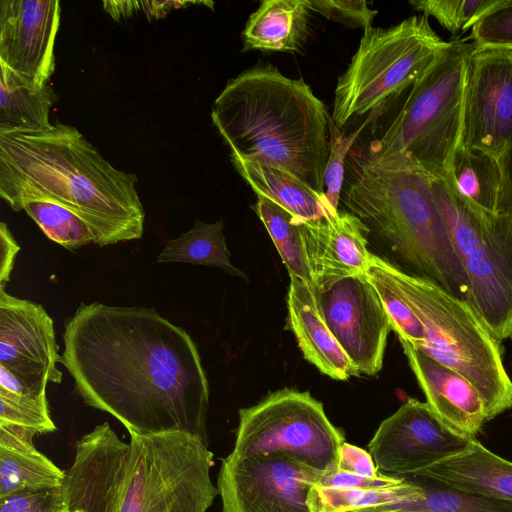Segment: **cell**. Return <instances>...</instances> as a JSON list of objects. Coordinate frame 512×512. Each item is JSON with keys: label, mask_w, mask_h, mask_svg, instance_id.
Here are the masks:
<instances>
[{"label": "cell", "mask_w": 512, "mask_h": 512, "mask_svg": "<svg viewBox=\"0 0 512 512\" xmlns=\"http://www.w3.org/2000/svg\"><path fill=\"white\" fill-rule=\"evenodd\" d=\"M310 9L329 20L339 22L351 28L371 27L378 13L368 7L364 0H309Z\"/></svg>", "instance_id": "cell-37"}, {"label": "cell", "mask_w": 512, "mask_h": 512, "mask_svg": "<svg viewBox=\"0 0 512 512\" xmlns=\"http://www.w3.org/2000/svg\"><path fill=\"white\" fill-rule=\"evenodd\" d=\"M426 403L455 432L475 438L490 421L476 387L463 375L439 363L404 340H399Z\"/></svg>", "instance_id": "cell-18"}, {"label": "cell", "mask_w": 512, "mask_h": 512, "mask_svg": "<svg viewBox=\"0 0 512 512\" xmlns=\"http://www.w3.org/2000/svg\"><path fill=\"white\" fill-rule=\"evenodd\" d=\"M444 180L465 203L498 211L504 200V176L499 160L477 150L459 147Z\"/></svg>", "instance_id": "cell-25"}, {"label": "cell", "mask_w": 512, "mask_h": 512, "mask_svg": "<svg viewBox=\"0 0 512 512\" xmlns=\"http://www.w3.org/2000/svg\"><path fill=\"white\" fill-rule=\"evenodd\" d=\"M53 320L42 305L0 289V365L16 375L29 395H46L49 382L61 383V355Z\"/></svg>", "instance_id": "cell-15"}, {"label": "cell", "mask_w": 512, "mask_h": 512, "mask_svg": "<svg viewBox=\"0 0 512 512\" xmlns=\"http://www.w3.org/2000/svg\"><path fill=\"white\" fill-rule=\"evenodd\" d=\"M157 261L205 265L219 268L234 276L245 277L231 263L221 220L215 223L197 220L190 230L166 243Z\"/></svg>", "instance_id": "cell-27"}, {"label": "cell", "mask_w": 512, "mask_h": 512, "mask_svg": "<svg viewBox=\"0 0 512 512\" xmlns=\"http://www.w3.org/2000/svg\"><path fill=\"white\" fill-rule=\"evenodd\" d=\"M510 338L512 339V333H511V335H510Z\"/></svg>", "instance_id": "cell-46"}, {"label": "cell", "mask_w": 512, "mask_h": 512, "mask_svg": "<svg viewBox=\"0 0 512 512\" xmlns=\"http://www.w3.org/2000/svg\"><path fill=\"white\" fill-rule=\"evenodd\" d=\"M460 147L499 161L512 148V49L473 44Z\"/></svg>", "instance_id": "cell-12"}, {"label": "cell", "mask_w": 512, "mask_h": 512, "mask_svg": "<svg viewBox=\"0 0 512 512\" xmlns=\"http://www.w3.org/2000/svg\"><path fill=\"white\" fill-rule=\"evenodd\" d=\"M399 478L418 485L422 489V494L415 502L399 504L386 511L512 512V503L510 502L464 491L423 474L414 473L399 476Z\"/></svg>", "instance_id": "cell-28"}, {"label": "cell", "mask_w": 512, "mask_h": 512, "mask_svg": "<svg viewBox=\"0 0 512 512\" xmlns=\"http://www.w3.org/2000/svg\"><path fill=\"white\" fill-rule=\"evenodd\" d=\"M402 479L381 474L375 478L358 476L339 469L325 473L319 481V485L335 488H384L400 484Z\"/></svg>", "instance_id": "cell-38"}, {"label": "cell", "mask_w": 512, "mask_h": 512, "mask_svg": "<svg viewBox=\"0 0 512 512\" xmlns=\"http://www.w3.org/2000/svg\"><path fill=\"white\" fill-rule=\"evenodd\" d=\"M68 512H83V511H68Z\"/></svg>", "instance_id": "cell-45"}, {"label": "cell", "mask_w": 512, "mask_h": 512, "mask_svg": "<svg viewBox=\"0 0 512 512\" xmlns=\"http://www.w3.org/2000/svg\"><path fill=\"white\" fill-rule=\"evenodd\" d=\"M472 439L448 427L426 402L409 398L381 422L368 452L380 474L399 477L460 453Z\"/></svg>", "instance_id": "cell-13"}, {"label": "cell", "mask_w": 512, "mask_h": 512, "mask_svg": "<svg viewBox=\"0 0 512 512\" xmlns=\"http://www.w3.org/2000/svg\"><path fill=\"white\" fill-rule=\"evenodd\" d=\"M501 0H412L409 4L426 17H433L457 36L474 26Z\"/></svg>", "instance_id": "cell-32"}, {"label": "cell", "mask_w": 512, "mask_h": 512, "mask_svg": "<svg viewBox=\"0 0 512 512\" xmlns=\"http://www.w3.org/2000/svg\"><path fill=\"white\" fill-rule=\"evenodd\" d=\"M504 176V200L501 209L512 207V148L500 161ZM500 209V210H501Z\"/></svg>", "instance_id": "cell-43"}, {"label": "cell", "mask_w": 512, "mask_h": 512, "mask_svg": "<svg viewBox=\"0 0 512 512\" xmlns=\"http://www.w3.org/2000/svg\"><path fill=\"white\" fill-rule=\"evenodd\" d=\"M0 422L20 425L38 434L54 432L46 395L40 397L9 393L0 389Z\"/></svg>", "instance_id": "cell-33"}, {"label": "cell", "mask_w": 512, "mask_h": 512, "mask_svg": "<svg viewBox=\"0 0 512 512\" xmlns=\"http://www.w3.org/2000/svg\"><path fill=\"white\" fill-rule=\"evenodd\" d=\"M385 512H399V511H395V510H390V511H385Z\"/></svg>", "instance_id": "cell-44"}, {"label": "cell", "mask_w": 512, "mask_h": 512, "mask_svg": "<svg viewBox=\"0 0 512 512\" xmlns=\"http://www.w3.org/2000/svg\"><path fill=\"white\" fill-rule=\"evenodd\" d=\"M473 43L448 41L433 63L406 89L405 98L376 130L368 148L400 154L432 179H445L461 145L468 64Z\"/></svg>", "instance_id": "cell-6"}, {"label": "cell", "mask_w": 512, "mask_h": 512, "mask_svg": "<svg viewBox=\"0 0 512 512\" xmlns=\"http://www.w3.org/2000/svg\"><path fill=\"white\" fill-rule=\"evenodd\" d=\"M338 469L368 478L381 475L368 451L347 442L339 450Z\"/></svg>", "instance_id": "cell-39"}, {"label": "cell", "mask_w": 512, "mask_h": 512, "mask_svg": "<svg viewBox=\"0 0 512 512\" xmlns=\"http://www.w3.org/2000/svg\"><path fill=\"white\" fill-rule=\"evenodd\" d=\"M20 246L5 222L0 223V289H5Z\"/></svg>", "instance_id": "cell-40"}, {"label": "cell", "mask_w": 512, "mask_h": 512, "mask_svg": "<svg viewBox=\"0 0 512 512\" xmlns=\"http://www.w3.org/2000/svg\"><path fill=\"white\" fill-rule=\"evenodd\" d=\"M400 294L424 327L418 349L467 378L480 393L489 420L512 408V381L491 335L471 306L431 281L384 260Z\"/></svg>", "instance_id": "cell-7"}, {"label": "cell", "mask_w": 512, "mask_h": 512, "mask_svg": "<svg viewBox=\"0 0 512 512\" xmlns=\"http://www.w3.org/2000/svg\"><path fill=\"white\" fill-rule=\"evenodd\" d=\"M0 182L27 185L70 208L98 246L143 236L137 176L115 168L74 126L0 134Z\"/></svg>", "instance_id": "cell-5"}, {"label": "cell", "mask_w": 512, "mask_h": 512, "mask_svg": "<svg viewBox=\"0 0 512 512\" xmlns=\"http://www.w3.org/2000/svg\"><path fill=\"white\" fill-rule=\"evenodd\" d=\"M330 118L303 79L286 77L268 62L229 79L211 112L230 154L282 169L321 196Z\"/></svg>", "instance_id": "cell-4"}, {"label": "cell", "mask_w": 512, "mask_h": 512, "mask_svg": "<svg viewBox=\"0 0 512 512\" xmlns=\"http://www.w3.org/2000/svg\"><path fill=\"white\" fill-rule=\"evenodd\" d=\"M323 318L359 374L383 365L390 317L366 274L343 278L315 295Z\"/></svg>", "instance_id": "cell-14"}, {"label": "cell", "mask_w": 512, "mask_h": 512, "mask_svg": "<svg viewBox=\"0 0 512 512\" xmlns=\"http://www.w3.org/2000/svg\"><path fill=\"white\" fill-rule=\"evenodd\" d=\"M230 160L256 196L261 195L290 212L295 219L313 220L336 213L325 196L317 194L286 171L230 154Z\"/></svg>", "instance_id": "cell-23"}, {"label": "cell", "mask_w": 512, "mask_h": 512, "mask_svg": "<svg viewBox=\"0 0 512 512\" xmlns=\"http://www.w3.org/2000/svg\"><path fill=\"white\" fill-rule=\"evenodd\" d=\"M66 471L37 450L0 447V498L10 494L62 486Z\"/></svg>", "instance_id": "cell-29"}, {"label": "cell", "mask_w": 512, "mask_h": 512, "mask_svg": "<svg viewBox=\"0 0 512 512\" xmlns=\"http://www.w3.org/2000/svg\"><path fill=\"white\" fill-rule=\"evenodd\" d=\"M0 389L17 395H29L20 379L10 370L0 365Z\"/></svg>", "instance_id": "cell-42"}, {"label": "cell", "mask_w": 512, "mask_h": 512, "mask_svg": "<svg viewBox=\"0 0 512 512\" xmlns=\"http://www.w3.org/2000/svg\"><path fill=\"white\" fill-rule=\"evenodd\" d=\"M432 190L469 283L467 303L500 343L512 333V207H473L442 179Z\"/></svg>", "instance_id": "cell-8"}, {"label": "cell", "mask_w": 512, "mask_h": 512, "mask_svg": "<svg viewBox=\"0 0 512 512\" xmlns=\"http://www.w3.org/2000/svg\"><path fill=\"white\" fill-rule=\"evenodd\" d=\"M344 442L321 402L308 391L283 388L239 410L231 453L238 457L284 454L325 474L338 469Z\"/></svg>", "instance_id": "cell-10"}, {"label": "cell", "mask_w": 512, "mask_h": 512, "mask_svg": "<svg viewBox=\"0 0 512 512\" xmlns=\"http://www.w3.org/2000/svg\"><path fill=\"white\" fill-rule=\"evenodd\" d=\"M309 0H265L242 32L244 50L298 52L309 35Z\"/></svg>", "instance_id": "cell-21"}, {"label": "cell", "mask_w": 512, "mask_h": 512, "mask_svg": "<svg viewBox=\"0 0 512 512\" xmlns=\"http://www.w3.org/2000/svg\"><path fill=\"white\" fill-rule=\"evenodd\" d=\"M287 308L288 328L307 361L334 380L359 375L330 332L311 286L297 276H290Z\"/></svg>", "instance_id": "cell-19"}, {"label": "cell", "mask_w": 512, "mask_h": 512, "mask_svg": "<svg viewBox=\"0 0 512 512\" xmlns=\"http://www.w3.org/2000/svg\"><path fill=\"white\" fill-rule=\"evenodd\" d=\"M0 71V134L51 128L49 112L58 100L54 89L49 84L35 87L3 64Z\"/></svg>", "instance_id": "cell-24"}, {"label": "cell", "mask_w": 512, "mask_h": 512, "mask_svg": "<svg viewBox=\"0 0 512 512\" xmlns=\"http://www.w3.org/2000/svg\"><path fill=\"white\" fill-rule=\"evenodd\" d=\"M479 47L512 49V0H501L471 30Z\"/></svg>", "instance_id": "cell-35"}, {"label": "cell", "mask_w": 512, "mask_h": 512, "mask_svg": "<svg viewBox=\"0 0 512 512\" xmlns=\"http://www.w3.org/2000/svg\"><path fill=\"white\" fill-rule=\"evenodd\" d=\"M60 363L90 407L128 431H184L207 440L209 385L189 334L153 308L82 303Z\"/></svg>", "instance_id": "cell-1"}, {"label": "cell", "mask_w": 512, "mask_h": 512, "mask_svg": "<svg viewBox=\"0 0 512 512\" xmlns=\"http://www.w3.org/2000/svg\"><path fill=\"white\" fill-rule=\"evenodd\" d=\"M317 295L337 281L366 274L372 252L367 229L361 220L345 210L328 212L313 220L295 219Z\"/></svg>", "instance_id": "cell-17"}, {"label": "cell", "mask_w": 512, "mask_h": 512, "mask_svg": "<svg viewBox=\"0 0 512 512\" xmlns=\"http://www.w3.org/2000/svg\"><path fill=\"white\" fill-rule=\"evenodd\" d=\"M35 430L20 425L0 422V447L13 450L36 448L33 442Z\"/></svg>", "instance_id": "cell-41"}, {"label": "cell", "mask_w": 512, "mask_h": 512, "mask_svg": "<svg viewBox=\"0 0 512 512\" xmlns=\"http://www.w3.org/2000/svg\"><path fill=\"white\" fill-rule=\"evenodd\" d=\"M0 512H68L62 486L25 490L0 498Z\"/></svg>", "instance_id": "cell-36"}, {"label": "cell", "mask_w": 512, "mask_h": 512, "mask_svg": "<svg viewBox=\"0 0 512 512\" xmlns=\"http://www.w3.org/2000/svg\"><path fill=\"white\" fill-rule=\"evenodd\" d=\"M323 475L284 454L230 453L217 478L222 512H311L308 493Z\"/></svg>", "instance_id": "cell-11"}, {"label": "cell", "mask_w": 512, "mask_h": 512, "mask_svg": "<svg viewBox=\"0 0 512 512\" xmlns=\"http://www.w3.org/2000/svg\"><path fill=\"white\" fill-rule=\"evenodd\" d=\"M128 432L126 443L104 422L76 443L62 484L68 511L206 512L219 494L208 443L184 431Z\"/></svg>", "instance_id": "cell-2"}, {"label": "cell", "mask_w": 512, "mask_h": 512, "mask_svg": "<svg viewBox=\"0 0 512 512\" xmlns=\"http://www.w3.org/2000/svg\"><path fill=\"white\" fill-rule=\"evenodd\" d=\"M366 275L377 290L390 317L392 330L399 340H404L416 349H421L425 343L424 327L400 294L381 257L372 253Z\"/></svg>", "instance_id": "cell-31"}, {"label": "cell", "mask_w": 512, "mask_h": 512, "mask_svg": "<svg viewBox=\"0 0 512 512\" xmlns=\"http://www.w3.org/2000/svg\"><path fill=\"white\" fill-rule=\"evenodd\" d=\"M359 133L360 130L350 135H345L330 118V150L324 173V195L329 205L336 211L339 209L340 196L344 184L346 157L358 138Z\"/></svg>", "instance_id": "cell-34"}, {"label": "cell", "mask_w": 512, "mask_h": 512, "mask_svg": "<svg viewBox=\"0 0 512 512\" xmlns=\"http://www.w3.org/2000/svg\"><path fill=\"white\" fill-rule=\"evenodd\" d=\"M340 201L364 224L379 257L467 302L469 283L437 207L432 178L408 157L368 147L352 154Z\"/></svg>", "instance_id": "cell-3"}, {"label": "cell", "mask_w": 512, "mask_h": 512, "mask_svg": "<svg viewBox=\"0 0 512 512\" xmlns=\"http://www.w3.org/2000/svg\"><path fill=\"white\" fill-rule=\"evenodd\" d=\"M425 15L389 28L364 30L347 69L338 78L331 118L342 129L408 89L445 49Z\"/></svg>", "instance_id": "cell-9"}, {"label": "cell", "mask_w": 512, "mask_h": 512, "mask_svg": "<svg viewBox=\"0 0 512 512\" xmlns=\"http://www.w3.org/2000/svg\"><path fill=\"white\" fill-rule=\"evenodd\" d=\"M0 196L13 211L24 210L44 234L69 250L95 244L89 224L56 200L24 184L0 182Z\"/></svg>", "instance_id": "cell-22"}, {"label": "cell", "mask_w": 512, "mask_h": 512, "mask_svg": "<svg viewBox=\"0 0 512 512\" xmlns=\"http://www.w3.org/2000/svg\"><path fill=\"white\" fill-rule=\"evenodd\" d=\"M421 494L418 485L405 479L396 486L372 489L335 488L317 483L310 489L307 503L311 512H384L399 504L415 502Z\"/></svg>", "instance_id": "cell-26"}, {"label": "cell", "mask_w": 512, "mask_h": 512, "mask_svg": "<svg viewBox=\"0 0 512 512\" xmlns=\"http://www.w3.org/2000/svg\"><path fill=\"white\" fill-rule=\"evenodd\" d=\"M417 473L464 491L512 503V462L491 452L475 438L460 453Z\"/></svg>", "instance_id": "cell-20"}, {"label": "cell", "mask_w": 512, "mask_h": 512, "mask_svg": "<svg viewBox=\"0 0 512 512\" xmlns=\"http://www.w3.org/2000/svg\"><path fill=\"white\" fill-rule=\"evenodd\" d=\"M253 209L268 231L289 276L303 279L313 290L312 277L295 217L286 209L261 195H257Z\"/></svg>", "instance_id": "cell-30"}, {"label": "cell", "mask_w": 512, "mask_h": 512, "mask_svg": "<svg viewBox=\"0 0 512 512\" xmlns=\"http://www.w3.org/2000/svg\"><path fill=\"white\" fill-rule=\"evenodd\" d=\"M58 0L0 1V64L43 87L55 69Z\"/></svg>", "instance_id": "cell-16"}]
</instances>
